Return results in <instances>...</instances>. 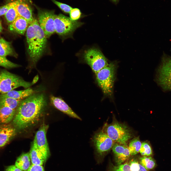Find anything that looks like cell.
<instances>
[{"label": "cell", "instance_id": "obj_19", "mask_svg": "<svg viewBox=\"0 0 171 171\" xmlns=\"http://www.w3.org/2000/svg\"><path fill=\"white\" fill-rule=\"evenodd\" d=\"M16 109L9 107L0 106V123L7 124L13 119Z\"/></svg>", "mask_w": 171, "mask_h": 171}, {"label": "cell", "instance_id": "obj_2", "mask_svg": "<svg viewBox=\"0 0 171 171\" xmlns=\"http://www.w3.org/2000/svg\"><path fill=\"white\" fill-rule=\"evenodd\" d=\"M28 52L31 66H34L42 56L47 46V39L38 21L34 19L26 31Z\"/></svg>", "mask_w": 171, "mask_h": 171}, {"label": "cell", "instance_id": "obj_29", "mask_svg": "<svg viewBox=\"0 0 171 171\" xmlns=\"http://www.w3.org/2000/svg\"><path fill=\"white\" fill-rule=\"evenodd\" d=\"M139 152L143 156H150L152 154L151 147L148 143L145 142L142 143Z\"/></svg>", "mask_w": 171, "mask_h": 171}, {"label": "cell", "instance_id": "obj_1", "mask_svg": "<svg viewBox=\"0 0 171 171\" xmlns=\"http://www.w3.org/2000/svg\"><path fill=\"white\" fill-rule=\"evenodd\" d=\"M46 104L43 93H33L23 100L16 109L13 120L16 129L23 130L32 126L38 121Z\"/></svg>", "mask_w": 171, "mask_h": 171}, {"label": "cell", "instance_id": "obj_16", "mask_svg": "<svg viewBox=\"0 0 171 171\" xmlns=\"http://www.w3.org/2000/svg\"><path fill=\"white\" fill-rule=\"evenodd\" d=\"M29 153L32 164L42 165L45 162L44 157L38 148L34 138L32 143Z\"/></svg>", "mask_w": 171, "mask_h": 171}, {"label": "cell", "instance_id": "obj_36", "mask_svg": "<svg viewBox=\"0 0 171 171\" xmlns=\"http://www.w3.org/2000/svg\"><path fill=\"white\" fill-rule=\"evenodd\" d=\"M3 28L2 27L1 21L0 19V33L2 31Z\"/></svg>", "mask_w": 171, "mask_h": 171}, {"label": "cell", "instance_id": "obj_35", "mask_svg": "<svg viewBox=\"0 0 171 171\" xmlns=\"http://www.w3.org/2000/svg\"><path fill=\"white\" fill-rule=\"evenodd\" d=\"M38 79V76H36L34 78L32 83L33 84L36 83Z\"/></svg>", "mask_w": 171, "mask_h": 171}, {"label": "cell", "instance_id": "obj_25", "mask_svg": "<svg viewBox=\"0 0 171 171\" xmlns=\"http://www.w3.org/2000/svg\"><path fill=\"white\" fill-rule=\"evenodd\" d=\"M141 144L138 138H134L131 141L128 147L131 155H135L139 152Z\"/></svg>", "mask_w": 171, "mask_h": 171}, {"label": "cell", "instance_id": "obj_12", "mask_svg": "<svg viewBox=\"0 0 171 171\" xmlns=\"http://www.w3.org/2000/svg\"><path fill=\"white\" fill-rule=\"evenodd\" d=\"M112 149L117 165L123 164L128 159L130 155L126 144L115 143Z\"/></svg>", "mask_w": 171, "mask_h": 171}, {"label": "cell", "instance_id": "obj_4", "mask_svg": "<svg viewBox=\"0 0 171 171\" xmlns=\"http://www.w3.org/2000/svg\"><path fill=\"white\" fill-rule=\"evenodd\" d=\"M102 130L114 142L126 144L131 138V132L125 125L117 122L105 124Z\"/></svg>", "mask_w": 171, "mask_h": 171}, {"label": "cell", "instance_id": "obj_18", "mask_svg": "<svg viewBox=\"0 0 171 171\" xmlns=\"http://www.w3.org/2000/svg\"><path fill=\"white\" fill-rule=\"evenodd\" d=\"M34 91L29 88L26 89L19 91L12 90L7 93L1 94L0 96L11 98L19 100H23L34 93Z\"/></svg>", "mask_w": 171, "mask_h": 171}, {"label": "cell", "instance_id": "obj_38", "mask_svg": "<svg viewBox=\"0 0 171 171\" xmlns=\"http://www.w3.org/2000/svg\"><path fill=\"white\" fill-rule=\"evenodd\" d=\"M113 2H116L118 1L119 0H112Z\"/></svg>", "mask_w": 171, "mask_h": 171}, {"label": "cell", "instance_id": "obj_10", "mask_svg": "<svg viewBox=\"0 0 171 171\" xmlns=\"http://www.w3.org/2000/svg\"><path fill=\"white\" fill-rule=\"evenodd\" d=\"M54 11L45 10L38 11V16L39 25L43 30L47 38L55 32Z\"/></svg>", "mask_w": 171, "mask_h": 171}, {"label": "cell", "instance_id": "obj_24", "mask_svg": "<svg viewBox=\"0 0 171 171\" xmlns=\"http://www.w3.org/2000/svg\"><path fill=\"white\" fill-rule=\"evenodd\" d=\"M139 162L148 170L153 169L156 166V163L154 159L150 156H143L139 159Z\"/></svg>", "mask_w": 171, "mask_h": 171}, {"label": "cell", "instance_id": "obj_5", "mask_svg": "<svg viewBox=\"0 0 171 171\" xmlns=\"http://www.w3.org/2000/svg\"><path fill=\"white\" fill-rule=\"evenodd\" d=\"M0 75V93H7L20 87L25 89L33 85L32 82L24 81L20 77L6 70L1 71Z\"/></svg>", "mask_w": 171, "mask_h": 171}, {"label": "cell", "instance_id": "obj_9", "mask_svg": "<svg viewBox=\"0 0 171 171\" xmlns=\"http://www.w3.org/2000/svg\"><path fill=\"white\" fill-rule=\"evenodd\" d=\"M157 81L164 90L171 91V57H163L157 70Z\"/></svg>", "mask_w": 171, "mask_h": 171}, {"label": "cell", "instance_id": "obj_7", "mask_svg": "<svg viewBox=\"0 0 171 171\" xmlns=\"http://www.w3.org/2000/svg\"><path fill=\"white\" fill-rule=\"evenodd\" d=\"M54 21L55 32L62 36H71L74 31L83 24L72 20L61 14L55 15Z\"/></svg>", "mask_w": 171, "mask_h": 171}, {"label": "cell", "instance_id": "obj_27", "mask_svg": "<svg viewBox=\"0 0 171 171\" xmlns=\"http://www.w3.org/2000/svg\"><path fill=\"white\" fill-rule=\"evenodd\" d=\"M132 171H149L145 168L136 159H132L128 163Z\"/></svg>", "mask_w": 171, "mask_h": 171}, {"label": "cell", "instance_id": "obj_39", "mask_svg": "<svg viewBox=\"0 0 171 171\" xmlns=\"http://www.w3.org/2000/svg\"></svg>", "mask_w": 171, "mask_h": 171}, {"label": "cell", "instance_id": "obj_17", "mask_svg": "<svg viewBox=\"0 0 171 171\" xmlns=\"http://www.w3.org/2000/svg\"><path fill=\"white\" fill-rule=\"evenodd\" d=\"M16 8L19 16L25 19L29 24L32 23L34 19L33 16L32 10L27 4L19 0Z\"/></svg>", "mask_w": 171, "mask_h": 171}, {"label": "cell", "instance_id": "obj_8", "mask_svg": "<svg viewBox=\"0 0 171 171\" xmlns=\"http://www.w3.org/2000/svg\"><path fill=\"white\" fill-rule=\"evenodd\" d=\"M83 58L95 75L109 64L107 59L101 51L95 48H91L85 51Z\"/></svg>", "mask_w": 171, "mask_h": 171}, {"label": "cell", "instance_id": "obj_3", "mask_svg": "<svg viewBox=\"0 0 171 171\" xmlns=\"http://www.w3.org/2000/svg\"><path fill=\"white\" fill-rule=\"evenodd\" d=\"M117 66L116 62H111L95 74L97 84L106 96L110 97L113 95Z\"/></svg>", "mask_w": 171, "mask_h": 171}, {"label": "cell", "instance_id": "obj_37", "mask_svg": "<svg viewBox=\"0 0 171 171\" xmlns=\"http://www.w3.org/2000/svg\"><path fill=\"white\" fill-rule=\"evenodd\" d=\"M5 171H10V170L7 167H6Z\"/></svg>", "mask_w": 171, "mask_h": 171}, {"label": "cell", "instance_id": "obj_11", "mask_svg": "<svg viewBox=\"0 0 171 171\" xmlns=\"http://www.w3.org/2000/svg\"><path fill=\"white\" fill-rule=\"evenodd\" d=\"M48 128V125L43 124L37 132L34 138L38 148L44 157L45 162L50 155L46 138V133Z\"/></svg>", "mask_w": 171, "mask_h": 171}, {"label": "cell", "instance_id": "obj_13", "mask_svg": "<svg viewBox=\"0 0 171 171\" xmlns=\"http://www.w3.org/2000/svg\"><path fill=\"white\" fill-rule=\"evenodd\" d=\"M50 100L51 103L58 110L71 117L81 120V118L61 98L51 95Z\"/></svg>", "mask_w": 171, "mask_h": 171}, {"label": "cell", "instance_id": "obj_15", "mask_svg": "<svg viewBox=\"0 0 171 171\" xmlns=\"http://www.w3.org/2000/svg\"><path fill=\"white\" fill-rule=\"evenodd\" d=\"M29 24L28 21L25 19L18 16L14 21L10 24L8 28L11 32L24 35L26 31Z\"/></svg>", "mask_w": 171, "mask_h": 171}, {"label": "cell", "instance_id": "obj_31", "mask_svg": "<svg viewBox=\"0 0 171 171\" xmlns=\"http://www.w3.org/2000/svg\"><path fill=\"white\" fill-rule=\"evenodd\" d=\"M69 14L70 18L73 21H76L79 19L81 14L79 9L77 8H72Z\"/></svg>", "mask_w": 171, "mask_h": 171}, {"label": "cell", "instance_id": "obj_33", "mask_svg": "<svg viewBox=\"0 0 171 171\" xmlns=\"http://www.w3.org/2000/svg\"><path fill=\"white\" fill-rule=\"evenodd\" d=\"M27 171H45L42 165L32 164Z\"/></svg>", "mask_w": 171, "mask_h": 171}, {"label": "cell", "instance_id": "obj_23", "mask_svg": "<svg viewBox=\"0 0 171 171\" xmlns=\"http://www.w3.org/2000/svg\"><path fill=\"white\" fill-rule=\"evenodd\" d=\"M19 1H15V3L5 15V18L8 23H11L19 16L16 8V5Z\"/></svg>", "mask_w": 171, "mask_h": 171}, {"label": "cell", "instance_id": "obj_30", "mask_svg": "<svg viewBox=\"0 0 171 171\" xmlns=\"http://www.w3.org/2000/svg\"><path fill=\"white\" fill-rule=\"evenodd\" d=\"M51 0L61 10L65 13H69L72 9L71 6L66 4L60 2L55 0Z\"/></svg>", "mask_w": 171, "mask_h": 171}, {"label": "cell", "instance_id": "obj_14", "mask_svg": "<svg viewBox=\"0 0 171 171\" xmlns=\"http://www.w3.org/2000/svg\"><path fill=\"white\" fill-rule=\"evenodd\" d=\"M16 129L7 124L0 125V148L7 144L15 135Z\"/></svg>", "mask_w": 171, "mask_h": 171}, {"label": "cell", "instance_id": "obj_34", "mask_svg": "<svg viewBox=\"0 0 171 171\" xmlns=\"http://www.w3.org/2000/svg\"><path fill=\"white\" fill-rule=\"evenodd\" d=\"M10 171H23L15 165H12L7 166Z\"/></svg>", "mask_w": 171, "mask_h": 171}, {"label": "cell", "instance_id": "obj_20", "mask_svg": "<svg viewBox=\"0 0 171 171\" xmlns=\"http://www.w3.org/2000/svg\"><path fill=\"white\" fill-rule=\"evenodd\" d=\"M29 152L23 153L17 158L15 165L23 171H27L31 165Z\"/></svg>", "mask_w": 171, "mask_h": 171}, {"label": "cell", "instance_id": "obj_32", "mask_svg": "<svg viewBox=\"0 0 171 171\" xmlns=\"http://www.w3.org/2000/svg\"><path fill=\"white\" fill-rule=\"evenodd\" d=\"M15 1L0 7V16L4 15L10 8L15 3Z\"/></svg>", "mask_w": 171, "mask_h": 171}, {"label": "cell", "instance_id": "obj_28", "mask_svg": "<svg viewBox=\"0 0 171 171\" xmlns=\"http://www.w3.org/2000/svg\"><path fill=\"white\" fill-rule=\"evenodd\" d=\"M0 66L8 69L18 67L20 65L13 63L5 57L0 56Z\"/></svg>", "mask_w": 171, "mask_h": 171}, {"label": "cell", "instance_id": "obj_26", "mask_svg": "<svg viewBox=\"0 0 171 171\" xmlns=\"http://www.w3.org/2000/svg\"><path fill=\"white\" fill-rule=\"evenodd\" d=\"M107 171H132L128 163L115 166L109 162Z\"/></svg>", "mask_w": 171, "mask_h": 171}, {"label": "cell", "instance_id": "obj_21", "mask_svg": "<svg viewBox=\"0 0 171 171\" xmlns=\"http://www.w3.org/2000/svg\"><path fill=\"white\" fill-rule=\"evenodd\" d=\"M8 55L17 57V55L14 51L10 42L3 38H0V56L6 57Z\"/></svg>", "mask_w": 171, "mask_h": 171}, {"label": "cell", "instance_id": "obj_22", "mask_svg": "<svg viewBox=\"0 0 171 171\" xmlns=\"http://www.w3.org/2000/svg\"><path fill=\"white\" fill-rule=\"evenodd\" d=\"M22 100L0 96V106L7 107L16 109Z\"/></svg>", "mask_w": 171, "mask_h": 171}, {"label": "cell", "instance_id": "obj_6", "mask_svg": "<svg viewBox=\"0 0 171 171\" xmlns=\"http://www.w3.org/2000/svg\"><path fill=\"white\" fill-rule=\"evenodd\" d=\"M92 141L97 163H100L105 155L112 148L114 142L102 130L95 133Z\"/></svg>", "mask_w": 171, "mask_h": 171}]
</instances>
